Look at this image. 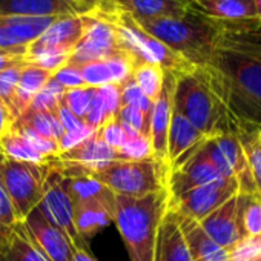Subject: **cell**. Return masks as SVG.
<instances>
[{
	"mask_svg": "<svg viewBox=\"0 0 261 261\" xmlns=\"http://www.w3.org/2000/svg\"><path fill=\"white\" fill-rule=\"evenodd\" d=\"M217 28L200 69L243 129H261V25L217 22Z\"/></svg>",
	"mask_w": 261,
	"mask_h": 261,
	"instance_id": "1",
	"label": "cell"
},
{
	"mask_svg": "<svg viewBox=\"0 0 261 261\" xmlns=\"http://www.w3.org/2000/svg\"><path fill=\"white\" fill-rule=\"evenodd\" d=\"M174 109L206 137L238 134L243 129L212 89L200 68L175 74Z\"/></svg>",
	"mask_w": 261,
	"mask_h": 261,
	"instance_id": "2",
	"label": "cell"
},
{
	"mask_svg": "<svg viewBox=\"0 0 261 261\" xmlns=\"http://www.w3.org/2000/svg\"><path fill=\"white\" fill-rule=\"evenodd\" d=\"M169 198L168 188L145 197L115 195L114 223L130 261H154L157 230L169 206Z\"/></svg>",
	"mask_w": 261,
	"mask_h": 261,
	"instance_id": "3",
	"label": "cell"
},
{
	"mask_svg": "<svg viewBox=\"0 0 261 261\" xmlns=\"http://www.w3.org/2000/svg\"><path fill=\"white\" fill-rule=\"evenodd\" d=\"M137 23L195 68H201L207 62L218 33L215 20L192 8L180 17L148 19L137 20Z\"/></svg>",
	"mask_w": 261,
	"mask_h": 261,
	"instance_id": "4",
	"label": "cell"
},
{
	"mask_svg": "<svg viewBox=\"0 0 261 261\" xmlns=\"http://www.w3.org/2000/svg\"><path fill=\"white\" fill-rule=\"evenodd\" d=\"M86 174L115 195L145 197L168 188L169 168L149 157L143 160H115L100 169L86 171Z\"/></svg>",
	"mask_w": 261,
	"mask_h": 261,
	"instance_id": "5",
	"label": "cell"
},
{
	"mask_svg": "<svg viewBox=\"0 0 261 261\" xmlns=\"http://www.w3.org/2000/svg\"><path fill=\"white\" fill-rule=\"evenodd\" d=\"M49 168V165L20 162L0 154V178L20 221L40 204Z\"/></svg>",
	"mask_w": 261,
	"mask_h": 261,
	"instance_id": "6",
	"label": "cell"
},
{
	"mask_svg": "<svg viewBox=\"0 0 261 261\" xmlns=\"http://www.w3.org/2000/svg\"><path fill=\"white\" fill-rule=\"evenodd\" d=\"M40 212L59 229H62L77 249H85V240L74 226V200L69 192L68 178L51 166L43 185L42 201L37 206Z\"/></svg>",
	"mask_w": 261,
	"mask_h": 261,
	"instance_id": "7",
	"label": "cell"
},
{
	"mask_svg": "<svg viewBox=\"0 0 261 261\" xmlns=\"http://www.w3.org/2000/svg\"><path fill=\"white\" fill-rule=\"evenodd\" d=\"M83 20L85 31L69 57V65L82 66L85 63L105 60L121 53L115 27L105 16L92 10L91 13L83 14Z\"/></svg>",
	"mask_w": 261,
	"mask_h": 261,
	"instance_id": "8",
	"label": "cell"
},
{
	"mask_svg": "<svg viewBox=\"0 0 261 261\" xmlns=\"http://www.w3.org/2000/svg\"><path fill=\"white\" fill-rule=\"evenodd\" d=\"M237 192H238V183L235 180L223 178L194 188L178 197L174 198L171 197L169 206L178 214L200 223L209 214H212L221 204H224Z\"/></svg>",
	"mask_w": 261,
	"mask_h": 261,
	"instance_id": "9",
	"label": "cell"
},
{
	"mask_svg": "<svg viewBox=\"0 0 261 261\" xmlns=\"http://www.w3.org/2000/svg\"><path fill=\"white\" fill-rule=\"evenodd\" d=\"M23 227L46 261H72L77 247L62 229L53 224L40 212L39 207L23 220Z\"/></svg>",
	"mask_w": 261,
	"mask_h": 261,
	"instance_id": "10",
	"label": "cell"
},
{
	"mask_svg": "<svg viewBox=\"0 0 261 261\" xmlns=\"http://www.w3.org/2000/svg\"><path fill=\"white\" fill-rule=\"evenodd\" d=\"M203 143L177 168L169 171L168 191L172 198L194 188H198V186H203L217 180H223V175L209 159Z\"/></svg>",
	"mask_w": 261,
	"mask_h": 261,
	"instance_id": "11",
	"label": "cell"
},
{
	"mask_svg": "<svg viewBox=\"0 0 261 261\" xmlns=\"http://www.w3.org/2000/svg\"><path fill=\"white\" fill-rule=\"evenodd\" d=\"M85 31L83 16H59L51 27L31 45H28L23 60L45 53L54 54H72L75 45L80 42Z\"/></svg>",
	"mask_w": 261,
	"mask_h": 261,
	"instance_id": "12",
	"label": "cell"
},
{
	"mask_svg": "<svg viewBox=\"0 0 261 261\" xmlns=\"http://www.w3.org/2000/svg\"><path fill=\"white\" fill-rule=\"evenodd\" d=\"M174 88H175V74L166 72L165 83L159 97L152 103L151 121H149V142L152 148V157L169 168L168 165V133L171 117L174 111Z\"/></svg>",
	"mask_w": 261,
	"mask_h": 261,
	"instance_id": "13",
	"label": "cell"
},
{
	"mask_svg": "<svg viewBox=\"0 0 261 261\" xmlns=\"http://www.w3.org/2000/svg\"><path fill=\"white\" fill-rule=\"evenodd\" d=\"M115 194L108 188L100 192L74 201V226L77 233L86 240L94 237L98 230L114 223Z\"/></svg>",
	"mask_w": 261,
	"mask_h": 261,
	"instance_id": "14",
	"label": "cell"
},
{
	"mask_svg": "<svg viewBox=\"0 0 261 261\" xmlns=\"http://www.w3.org/2000/svg\"><path fill=\"white\" fill-rule=\"evenodd\" d=\"M243 211V194L238 191L217 211L209 214L200 221L203 230L223 249H230L244 235L241 223Z\"/></svg>",
	"mask_w": 261,
	"mask_h": 261,
	"instance_id": "15",
	"label": "cell"
},
{
	"mask_svg": "<svg viewBox=\"0 0 261 261\" xmlns=\"http://www.w3.org/2000/svg\"><path fill=\"white\" fill-rule=\"evenodd\" d=\"M57 17H0V51L23 57L28 45L37 40Z\"/></svg>",
	"mask_w": 261,
	"mask_h": 261,
	"instance_id": "16",
	"label": "cell"
},
{
	"mask_svg": "<svg viewBox=\"0 0 261 261\" xmlns=\"http://www.w3.org/2000/svg\"><path fill=\"white\" fill-rule=\"evenodd\" d=\"M92 8L77 0H0V17H57L71 14H88Z\"/></svg>",
	"mask_w": 261,
	"mask_h": 261,
	"instance_id": "17",
	"label": "cell"
},
{
	"mask_svg": "<svg viewBox=\"0 0 261 261\" xmlns=\"http://www.w3.org/2000/svg\"><path fill=\"white\" fill-rule=\"evenodd\" d=\"M115 160H120L118 152L112 149L111 146H108L95 130L91 137H88L77 146L56 155L53 166L54 165H74V166L85 168L86 171H95Z\"/></svg>",
	"mask_w": 261,
	"mask_h": 261,
	"instance_id": "18",
	"label": "cell"
},
{
	"mask_svg": "<svg viewBox=\"0 0 261 261\" xmlns=\"http://www.w3.org/2000/svg\"><path fill=\"white\" fill-rule=\"evenodd\" d=\"M154 261H192L177 212L168 206L155 238Z\"/></svg>",
	"mask_w": 261,
	"mask_h": 261,
	"instance_id": "19",
	"label": "cell"
},
{
	"mask_svg": "<svg viewBox=\"0 0 261 261\" xmlns=\"http://www.w3.org/2000/svg\"><path fill=\"white\" fill-rule=\"evenodd\" d=\"M206 139L203 133L175 109L172 111L168 133V165L169 171L186 160Z\"/></svg>",
	"mask_w": 261,
	"mask_h": 261,
	"instance_id": "20",
	"label": "cell"
},
{
	"mask_svg": "<svg viewBox=\"0 0 261 261\" xmlns=\"http://www.w3.org/2000/svg\"><path fill=\"white\" fill-rule=\"evenodd\" d=\"M134 65L124 53H118L105 60L89 62L80 66L83 82L89 88H100L103 85H123L130 79Z\"/></svg>",
	"mask_w": 261,
	"mask_h": 261,
	"instance_id": "21",
	"label": "cell"
},
{
	"mask_svg": "<svg viewBox=\"0 0 261 261\" xmlns=\"http://www.w3.org/2000/svg\"><path fill=\"white\" fill-rule=\"evenodd\" d=\"M189 5L197 13L217 22H256L252 0H189Z\"/></svg>",
	"mask_w": 261,
	"mask_h": 261,
	"instance_id": "22",
	"label": "cell"
},
{
	"mask_svg": "<svg viewBox=\"0 0 261 261\" xmlns=\"http://www.w3.org/2000/svg\"><path fill=\"white\" fill-rule=\"evenodd\" d=\"M177 212V211H175ZM178 223L186 238L192 261H227V250L218 246L198 221L178 214Z\"/></svg>",
	"mask_w": 261,
	"mask_h": 261,
	"instance_id": "23",
	"label": "cell"
},
{
	"mask_svg": "<svg viewBox=\"0 0 261 261\" xmlns=\"http://www.w3.org/2000/svg\"><path fill=\"white\" fill-rule=\"evenodd\" d=\"M112 2L137 20L180 17L191 10L189 4L180 0H112Z\"/></svg>",
	"mask_w": 261,
	"mask_h": 261,
	"instance_id": "24",
	"label": "cell"
},
{
	"mask_svg": "<svg viewBox=\"0 0 261 261\" xmlns=\"http://www.w3.org/2000/svg\"><path fill=\"white\" fill-rule=\"evenodd\" d=\"M51 77H53L51 72L25 62V66L22 68V72L19 77V83H17L14 100H13V109H11V114L16 120L30 106L34 95L46 85V82Z\"/></svg>",
	"mask_w": 261,
	"mask_h": 261,
	"instance_id": "25",
	"label": "cell"
},
{
	"mask_svg": "<svg viewBox=\"0 0 261 261\" xmlns=\"http://www.w3.org/2000/svg\"><path fill=\"white\" fill-rule=\"evenodd\" d=\"M0 154H4L10 159L20 160V162H30L36 165H49L53 166L56 157H45L39 151H36L28 140H25L14 127H11L8 133L0 140Z\"/></svg>",
	"mask_w": 261,
	"mask_h": 261,
	"instance_id": "26",
	"label": "cell"
},
{
	"mask_svg": "<svg viewBox=\"0 0 261 261\" xmlns=\"http://www.w3.org/2000/svg\"><path fill=\"white\" fill-rule=\"evenodd\" d=\"M240 145L244 151L256 194L261 197V142L259 129H241L237 134Z\"/></svg>",
	"mask_w": 261,
	"mask_h": 261,
	"instance_id": "27",
	"label": "cell"
},
{
	"mask_svg": "<svg viewBox=\"0 0 261 261\" xmlns=\"http://www.w3.org/2000/svg\"><path fill=\"white\" fill-rule=\"evenodd\" d=\"M16 121L27 124L31 129H34L36 133H39L40 136L57 140V142L65 134L56 112H36V111L27 109L20 114V117Z\"/></svg>",
	"mask_w": 261,
	"mask_h": 261,
	"instance_id": "28",
	"label": "cell"
},
{
	"mask_svg": "<svg viewBox=\"0 0 261 261\" xmlns=\"http://www.w3.org/2000/svg\"><path fill=\"white\" fill-rule=\"evenodd\" d=\"M0 261H46L28 237L23 221L19 223L8 249L0 255Z\"/></svg>",
	"mask_w": 261,
	"mask_h": 261,
	"instance_id": "29",
	"label": "cell"
},
{
	"mask_svg": "<svg viewBox=\"0 0 261 261\" xmlns=\"http://www.w3.org/2000/svg\"><path fill=\"white\" fill-rule=\"evenodd\" d=\"M165 74L166 71L163 68H160L159 65L154 63H142L139 66L134 68L133 71V80L136 82V85L142 89V92L149 98V100H155L163 88L165 83Z\"/></svg>",
	"mask_w": 261,
	"mask_h": 261,
	"instance_id": "30",
	"label": "cell"
},
{
	"mask_svg": "<svg viewBox=\"0 0 261 261\" xmlns=\"http://www.w3.org/2000/svg\"><path fill=\"white\" fill-rule=\"evenodd\" d=\"M19 223L20 220L0 178V255L8 249Z\"/></svg>",
	"mask_w": 261,
	"mask_h": 261,
	"instance_id": "31",
	"label": "cell"
},
{
	"mask_svg": "<svg viewBox=\"0 0 261 261\" xmlns=\"http://www.w3.org/2000/svg\"><path fill=\"white\" fill-rule=\"evenodd\" d=\"M65 91L66 89L57 80H54L51 77L46 82V85L34 95V98L31 100V103L27 109L36 111V112H56L59 105L62 103Z\"/></svg>",
	"mask_w": 261,
	"mask_h": 261,
	"instance_id": "32",
	"label": "cell"
},
{
	"mask_svg": "<svg viewBox=\"0 0 261 261\" xmlns=\"http://www.w3.org/2000/svg\"><path fill=\"white\" fill-rule=\"evenodd\" d=\"M117 118L126 127L129 136L142 134V136H145V137L149 139V121H151V115L143 114L139 108L121 105L120 109H118Z\"/></svg>",
	"mask_w": 261,
	"mask_h": 261,
	"instance_id": "33",
	"label": "cell"
},
{
	"mask_svg": "<svg viewBox=\"0 0 261 261\" xmlns=\"http://www.w3.org/2000/svg\"><path fill=\"white\" fill-rule=\"evenodd\" d=\"M241 223H243L244 235L261 233V197L259 195L243 194Z\"/></svg>",
	"mask_w": 261,
	"mask_h": 261,
	"instance_id": "34",
	"label": "cell"
},
{
	"mask_svg": "<svg viewBox=\"0 0 261 261\" xmlns=\"http://www.w3.org/2000/svg\"><path fill=\"white\" fill-rule=\"evenodd\" d=\"M261 259V233L246 235L227 249V261H259Z\"/></svg>",
	"mask_w": 261,
	"mask_h": 261,
	"instance_id": "35",
	"label": "cell"
},
{
	"mask_svg": "<svg viewBox=\"0 0 261 261\" xmlns=\"http://www.w3.org/2000/svg\"><path fill=\"white\" fill-rule=\"evenodd\" d=\"M13 127L17 130V133H19L25 140H28V143H30L36 151H39L42 155L51 159V157H56V155L60 154V148H59V142H57V140L46 139V137L40 136L39 133H36V130L31 129L30 126L22 124V123H17V121H14Z\"/></svg>",
	"mask_w": 261,
	"mask_h": 261,
	"instance_id": "36",
	"label": "cell"
},
{
	"mask_svg": "<svg viewBox=\"0 0 261 261\" xmlns=\"http://www.w3.org/2000/svg\"><path fill=\"white\" fill-rule=\"evenodd\" d=\"M95 92V88L83 86V88H75V89H66L62 98V103L80 120L85 121L88 108L91 105L92 95Z\"/></svg>",
	"mask_w": 261,
	"mask_h": 261,
	"instance_id": "37",
	"label": "cell"
},
{
	"mask_svg": "<svg viewBox=\"0 0 261 261\" xmlns=\"http://www.w3.org/2000/svg\"><path fill=\"white\" fill-rule=\"evenodd\" d=\"M117 152L120 160H143L152 157L151 142L142 134L129 136L127 142Z\"/></svg>",
	"mask_w": 261,
	"mask_h": 261,
	"instance_id": "38",
	"label": "cell"
},
{
	"mask_svg": "<svg viewBox=\"0 0 261 261\" xmlns=\"http://www.w3.org/2000/svg\"><path fill=\"white\" fill-rule=\"evenodd\" d=\"M97 134L100 136V139L111 146L112 149L118 151L129 139V133L126 130V127L120 123V120L117 117L105 121L98 129H97Z\"/></svg>",
	"mask_w": 261,
	"mask_h": 261,
	"instance_id": "39",
	"label": "cell"
},
{
	"mask_svg": "<svg viewBox=\"0 0 261 261\" xmlns=\"http://www.w3.org/2000/svg\"><path fill=\"white\" fill-rule=\"evenodd\" d=\"M23 66H25V60L11 65L0 74V100L8 106L10 111L13 109V100H14L16 88H17L19 77H20Z\"/></svg>",
	"mask_w": 261,
	"mask_h": 261,
	"instance_id": "40",
	"label": "cell"
},
{
	"mask_svg": "<svg viewBox=\"0 0 261 261\" xmlns=\"http://www.w3.org/2000/svg\"><path fill=\"white\" fill-rule=\"evenodd\" d=\"M121 86V105H127V106H136L139 108L143 114L151 115V109H152V100H149L142 89L136 85V82L130 77L129 80H126Z\"/></svg>",
	"mask_w": 261,
	"mask_h": 261,
	"instance_id": "41",
	"label": "cell"
},
{
	"mask_svg": "<svg viewBox=\"0 0 261 261\" xmlns=\"http://www.w3.org/2000/svg\"><path fill=\"white\" fill-rule=\"evenodd\" d=\"M97 94L103 103L106 121L117 117L121 106V86L120 85H103L97 88Z\"/></svg>",
	"mask_w": 261,
	"mask_h": 261,
	"instance_id": "42",
	"label": "cell"
},
{
	"mask_svg": "<svg viewBox=\"0 0 261 261\" xmlns=\"http://www.w3.org/2000/svg\"><path fill=\"white\" fill-rule=\"evenodd\" d=\"M53 79L57 80L65 89H75V88L86 86L85 82H83L82 72H80V66L69 65V63H66L59 71H56L53 74Z\"/></svg>",
	"mask_w": 261,
	"mask_h": 261,
	"instance_id": "43",
	"label": "cell"
},
{
	"mask_svg": "<svg viewBox=\"0 0 261 261\" xmlns=\"http://www.w3.org/2000/svg\"><path fill=\"white\" fill-rule=\"evenodd\" d=\"M95 133V129H92L91 126L85 124L83 127L77 129V130H72V133H65L62 136V139L59 140V148H60V152H65L74 146H77L79 143H82L83 140H86L88 137H91L92 134Z\"/></svg>",
	"mask_w": 261,
	"mask_h": 261,
	"instance_id": "44",
	"label": "cell"
},
{
	"mask_svg": "<svg viewBox=\"0 0 261 261\" xmlns=\"http://www.w3.org/2000/svg\"><path fill=\"white\" fill-rule=\"evenodd\" d=\"M56 115H57V118H59L65 133H72V130H77V129H80V127H83L86 124L83 120L75 117L63 103L59 105V108L56 111Z\"/></svg>",
	"mask_w": 261,
	"mask_h": 261,
	"instance_id": "45",
	"label": "cell"
},
{
	"mask_svg": "<svg viewBox=\"0 0 261 261\" xmlns=\"http://www.w3.org/2000/svg\"><path fill=\"white\" fill-rule=\"evenodd\" d=\"M14 121H16V118L13 117L11 111L2 100H0V140H2L4 136L13 127Z\"/></svg>",
	"mask_w": 261,
	"mask_h": 261,
	"instance_id": "46",
	"label": "cell"
},
{
	"mask_svg": "<svg viewBox=\"0 0 261 261\" xmlns=\"http://www.w3.org/2000/svg\"><path fill=\"white\" fill-rule=\"evenodd\" d=\"M19 62H23V57L22 56L0 51V74H2L7 68H10L11 65L19 63Z\"/></svg>",
	"mask_w": 261,
	"mask_h": 261,
	"instance_id": "47",
	"label": "cell"
},
{
	"mask_svg": "<svg viewBox=\"0 0 261 261\" xmlns=\"http://www.w3.org/2000/svg\"><path fill=\"white\" fill-rule=\"evenodd\" d=\"M72 261H97L86 249H75Z\"/></svg>",
	"mask_w": 261,
	"mask_h": 261,
	"instance_id": "48",
	"label": "cell"
},
{
	"mask_svg": "<svg viewBox=\"0 0 261 261\" xmlns=\"http://www.w3.org/2000/svg\"><path fill=\"white\" fill-rule=\"evenodd\" d=\"M252 8H253V16L256 23L261 25V0H252Z\"/></svg>",
	"mask_w": 261,
	"mask_h": 261,
	"instance_id": "49",
	"label": "cell"
},
{
	"mask_svg": "<svg viewBox=\"0 0 261 261\" xmlns=\"http://www.w3.org/2000/svg\"><path fill=\"white\" fill-rule=\"evenodd\" d=\"M77 2H80V4H83V5H86V7L94 10L100 4V0H77Z\"/></svg>",
	"mask_w": 261,
	"mask_h": 261,
	"instance_id": "50",
	"label": "cell"
},
{
	"mask_svg": "<svg viewBox=\"0 0 261 261\" xmlns=\"http://www.w3.org/2000/svg\"><path fill=\"white\" fill-rule=\"evenodd\" d=\"M180 2H186V4H189V0H180Z\"/></svg>",
	"mask_w": 261,
	"mask_h": 261,
	"instance_id": "51",
	"label": "cell"
},
{
	"mask_svg": "<svg viewBox=\"0 0 261 261\" xmlns=\"http://www.w3.org/2000/svg\"><path fill=\"white\" fill-rule=\"evenodd\" d=\"M259 142H261V129H259Z\"/></svg>",
	"mask_w": 261,
	"mask_h": 261,
	"instance_id": "52",
	"label": "cell"
},
{
	"mask_svg": "<svg viewBox=\"0 0 261 261\" xmlns=\"http://www.w3.org/2000/svg\"><path fill=\"white\" fill-rule=\"evenodd\" d=\"M259 261H261V259H259Z\"/></svg>",
	"mask_w": 261,
	"mask_h": 261,
	"instance_id": "53",
	"label": "cell"
}]
</instances>
